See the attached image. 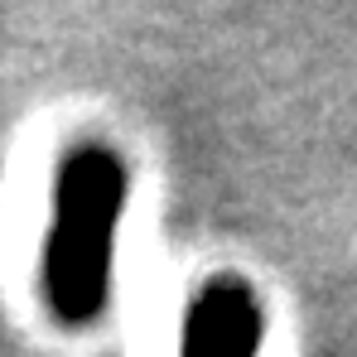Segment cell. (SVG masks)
I'll use <instances>...</instances> for the list:
<instances>
[{
    "label": "cell",
    "instance_id": "cell-1",
    "mask_svg": "<svg viewBox=\"0 0 357 357\" xmlns=\"http://www.w3.org/2000/svg\"><path fill=\"white\" fill-rule=\"evenodd\" d=\"M130 198V169L116 145L77 140L49 178V222L39 241V299L63 328H92L116 280V232Z\"/></svg>",
    "mask_w": 357,
    "mask_h": 357
},
{
    "label": "cell",
    "instance_id": "cell-2",
    "mask_svg": "<svg viewBox=\"0 0 357 357\" xmlns=\"http://www.w3.org/2000/svg\"><path fill=\"white\" fill-rule=\"evenodd\" d=\"M266 343V309L251 280L213 275L183 309L178 357H261Z\"/></svg>",
    "mask_w": 357,
    "mask_h": 357
}]
</instances>
